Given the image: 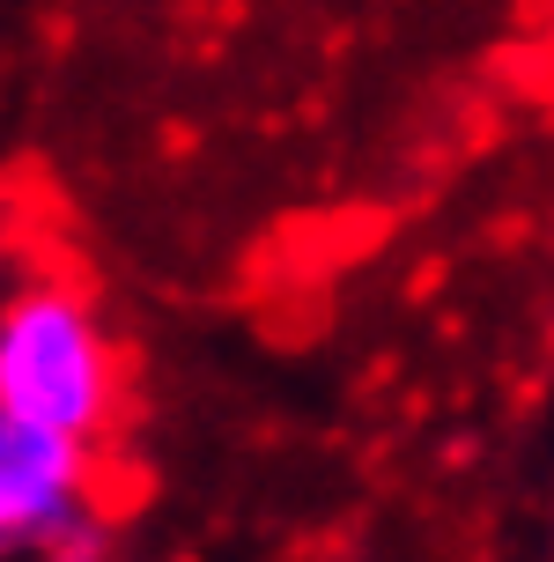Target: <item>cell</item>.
Wrapping results in <instances>:
<instances>
[{
  "label": "cell",
  "instance_id": "obj_1",
  "mask_svg": "<svg viewBox=\"0 0 554 562\" xmlns=\"http://www.w3.org/2000/svg\"><path fill=\"white\" fill-rule=\"evenodd\" d=\"M0 415L104 445L118 422V340L75 281H23L0 304Z\"/></svg>",
  "mask_w": 554,
  "mask_h": 562
},
{
  "label": "cell",
  "instance_id": "obj_2",
  "mask_svg": "<svg viewBox=\"0 0 554 562\" xmlns=\"http://www.w3.org/2000/svg\"><path fill=\"white\" fill-rule=\"evenodd\" d=\"M82 518H97V445L53 422L0 415V540L30 555Z\"/></svg>",
  "mask_w": 554,
  "mask_h": 562
},
{
  "label": "cell",
  "instance_id": "obj_3",
  "mask_svg": "<svg viewBox=\"0 0 554 562\" xmlns=\"http://www.w3.org/2000/svg\"><path fill=\"white\" fill-rule=\"evenodd\" d=\"M104 555H111L104 510H97V518H82V526H67V533H53L45 548H30V562H104Z\"/></svg>",
  "mask_w": 554,
  "mask_h": 562
},
{
  "label": "cell",
  "instance_id": "obj_4",
  "mask_svg": "<svg viewBox=\"0 0 554 562\" xmlns=\"http://www.w3.org/2000/svg\"><path fill=\"white\" fill-rule=\"evenodd\" d=\"M547 562H554V548H547Z\"/></svg>",
  "mask_w": 554,
  "mask_h": 562
}]
</instances>
